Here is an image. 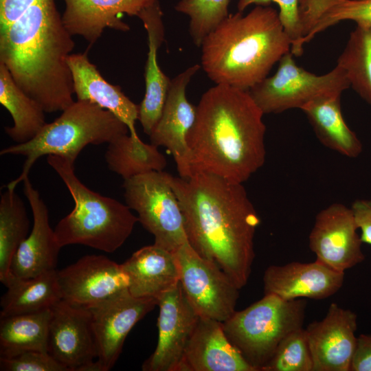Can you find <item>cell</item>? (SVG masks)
Here are the masks:
<instances>
[{
    "label": "cell",
    "instance_id": "836d02e7",
    "mask_svg": "<svg viewBox=\"0 0 371 371\" xmlns=\"http://www.w3.org/2000/svg\"><path fill=\"white\" fill-rule=\"evenodd\" d=\"M312 356L305 329L288 335L261 371H313Z\"/></svg>",
    "mask_w": 371,
    "mask_h": 371
},
{
    "label": "cell",
    "instance_id": "ffe728a7",
    "mask_svg": "<svg viewBox=\"0 0 371 371\" xmlns=\"http://www.w3.org/2000/svg\"><path fill=\"white\" fill-rule=\"evenodd\" d=\"M63 22L71 36H80L90 46L101 37L105 28L127 32L129 25L121 20L126 14L136 16L159 0H63Z\"/></svg>",
    "mask_w": 371,
    "mask_h": 371
},
{
    "label": "cell",
    "instance_id": "83f0119b",
    "mask_svg": "<svg viewBox=\"0 0 371 371\" xmlns=\"http://www.w3.org/2000/svg\"><path fill=\"white\" fill-rule=\"evenodd\" d=\"M0 103L12 116L13 124L4 128L16 144L33 139L45 125V111L14 82L7 68L0 63Z\"/></svg>",
    "mask_w": 371,
    "mask_h": 371
},
{
    "label": "cell",
    "instance_id": "e0dca14e",
    "mask_svg": "<svg viewBox=\"0 0 371 371\" xmlns=\"http://www.w3.org/2000/svg\"><path fill=\"white\" fill-rule=\"evenodd\" d=\"M357 315L332 303L321 321L305 329L313 359V371H350L356 348Z\"/></svg>",
    "mask_w": 371,
    "mask_h": 371
},
{
    "label": "cell",
    "instance_id": "4dcf8cb0",
    "mask_svg": "<svg viewBox=\"0 0 371 371\" xmlns=\"http://www.w3.org/2000/svg\"><path fill=\"white\" fill-rule=\"evenodd\" d=\"M29 230L30 220L23 201L15 189H7L0 197V281L4 286L12 276L13 256Z\"/></svg>",
    "mask_w": 371,
    "mask_h": 371
},
{
    "label": "cell",
    "instance_id": "7c38bea8",
    "mask_svg": "<svg viewBox=\"0 0 371 371\" xmlns=\"http://www.w3.org/2000/svg\"><path fill=\"white\" fill-rule=\"evenodd\" d=\"M157 305L154 297H137L125 290L88 308L91 314L97 360L103 371L111 370L135 324Z\"/></svg>",
    "mask_w": 371,
    "mask_h": 371
},
{
    "label": "cell",
    "instance_id": "ac0fdd59",
    "mask_svg": "<svg viewBox=\"0 0 371 371\" xmlns=\"http://www.w3.org/2000/svg\"><path fill=\"white\" fill-rule=\"evenodd\" d=\"M23 193L30 205L33 225L30 234L13 256L10 273L17 278H30L56 269L60 246L50 227L48 208L29 177L23 181Z\"/></svg>",
    "mask_w": 371,
    "mask_h": 371
},
{
    "label": "cell",
    "instance_id": "f546056e",
    "mask_svg": "<svg viewBox=\"0 0 371 371\" xmlns=\"http://www.w3.org/2000/svg\"><path fill=\"white\" fill-rule=\"evenodd\" d=\"M104 158L109 169L124 180L151 171H163L167 166L158 147L128 134L108 144Z\"/></svg>",
    "mask_w": 371,
    "mask_h": 371
},
{
    "label": "cell",
    "instance_id": "d6986e66",
    "mask_svg": "<svg viewBox=\"0 0 371 371\" xmlns=\"http://www.w3.org/2000/svg\"><path fill=\"white\" fill-rule=\"evenodd\" d=\"M344 273L337 271L317 261L292 262L271 265L263 276L264 293L291 300L306 297L325 299L341 287Z\"/></svg>",
    "mask_w": 371,
    "mask_h": 371
},
{
    "label": "cell",
    "instance_id": "9a60e30c",
    "mask_svg": "<svg viewBox=\"0 0 371 371\" xmlns=\"http://www.w3.org/2000/svg\"><path fill=\"white\" fill-rule=\"evenodd\" d=\"M201 67L193 65L170 80L161 116L149 135L150 144L165 147L172 155L182 178L192 174L187 137L196 115V106L187 99L186 88Z\"/></svg>",
    "mask_w": 371,
    "mask_h": 371
},
{
    "label": "cell",
    "instance_id": "6da1fadb",
    "mask_svg": "<svg viewBox=\"0 0 371 371\" xmlns=\"http://www.w3.org/2000/svg\"><path fill=\"white\" fill-rule=\"evenodd\" d=\"M184 220L188 241L217 264L240 289L251 272L260 217L243 183L205 172L188 178L168 173Z\"/></svg>",
    "mask_w": 371,
    "mask_h": 371
},
{
    "label": "cell",
    "instance_id": "3957f363",
    "mask_svg": "<svg viewBox=\"0 0 371 371\" xmlns=\"http://www.w3.org/2000/svg\"><path fill=\"white\" fill-rule=\"evenodd\" d=\"M72 36L54 0H39L0 28V63L45 113L63 111L74 102L67 62Z\"/></svg>",
    "mask_w": 371,
    "mask_h": 371
},
{
    "label": "cell",
    "instance_id": "603a6c76",
    "mask_svg": "<svg viewBox=\"0 0 371 371\" xmlns=\"http://www.w3.org/2000/svg\"><path fill=\"white\" fill-rule=\"evenodd\" d=\"M162 17L159 1L144 10L138 16L146 31L148 46L144 73L145 93L139 105L138 120L144 132L148 135L161 116L170 82L157 61L158 49L165 36Z\"/></svg>",
    "mask_w": 371,
    "mask_h": 371
},
{
    "label": "cell",
    "instance_id": "d590c367",
    "mask_svg": "<svg viewBox=\"0 0 371 371\" xmlns=\"http://www.w3.org/2000/svg\"><path fill=\"white\" fill-rule=\"evenodd\" d=\"M1 371H69L48 352L28 350L10 358H0Z\"/></svg>",
    "mask_w": 371,
    "mask_h": 371
},
{
    "label": "cell",
    "instance_id": "f35d334b",
    "mask_svg": "<svg viewBox=\"0 0 371 371\" xmlns=\"http://www.w3.org/2000/svg\"><path fill=\"white\" fill-rule=\"evenodd\" d=\"M39 0H0V28L15 20Z\"/></svg>",
    "mask_w": 371,
    "mask_h": 371
},
{
    "label": "cell",
    "instance_id": "44dd1931",
    "mask_svg": "<svg viewBox=\"0 0 371 371\" xmlns=\"http://www.w3.org/2000/svg\"><path fill=\"white\" fill-rule=\"evenodd\" d=\"M67 62L77 100L89 101L110 111L127 126L133 139H140L135 128L139 105L131 101L119 85L111 84L103 78L89 60L87 51L71 53Z\"/></svg>",
    "mask_w": 371,
    "mask_h": 371
},
{
    "label": "cell",
    "instance_id": "2e32d148",
    "mask_svg": "<svg viewBox=\"0 0 371 371\" xmlns=\"http://www.w3.org/2000/svg\"><path fill=\"white\" fill-rule=\"evenodd\" d=\"M63 300L89 308L128 288L122 264L103 255H87L57 270Z\"/></svg>",
    "mask_w": 371,
    "mask_h": 371
},
{
    "label": "cell",
    "instance_id": "ba28073f",
    "mask_svg": "<svg viewBox=\"0 0 371 371\" xmlns=\"http://www.w3.org/2000/svg\"><path fill=\"white\" fill-rule=\"evenodd\" d=\"M350 87L345 71L337 65L330 71L316 75L297 66L289 52L279 61L274 75L265 78L249 92L264 114L302 109L323 98L341 95Z\"/></svg>",
    "mask_w": 371,
    "mask_h": 371
},
{
    "label": "cell",
    "instance_id": "f1b7e54d",
    "mask_svg": "<svg viewBox=\"0 0 371 371\" xmlns=\"http://www.w3.org/2000/svg\"><path fill=\"white\" fill-rule=\"evenodd\" d=\"M50 308L39 312L0 316V358L28 350L47 352Z\"/></svg>",
    "mask_w": 371,
    "mask_h": 371
},
{
    "label": "cell",
    "instance_id": "cb8c5ba5",
    "mask_svg": "<svg viewBox=\"0 0 371 371\" xmlns=\"http://www.w3.org/2000/svg\"><path fill=\"white\" fill-rule=\"evenodd\" d=\"M122 265L135 297L157 300L179 283L174 254L155 244L138 249Z\"/></svg>",
    "mask_w": 371,
    "mask_h": 371
},
{
    "label": "cell",
    "instance_id": "8992f818",
    "mask_svg": "<svg viewBox=\"0 0 371 371\" xmlns=\"http://www.w3.org/2000/svg\"><path fill=\"white\" fill-rule=\"evenodd\" d=\"M128 132L127 126L110 111L89 101H74L31 140L1 149V155L26 157L20 175L4 188L14 190L41 157L56 155L75 163L87 146L109 144Z\"/></svg>",
    "mask_w": 371,
    "mask_h": 371
},
{
    "label": "cell",
    "instance_id": "d6a6232c",
    "mask_svg": "<svg viewBox=\"0 0 371 371\" xmlns=\"http://www.w3.org/2000/svg\"><path fill=\"white\" fill-rule=\"evenodd\" d=\"M229 0H180L175 9L190 19L189 33L200 47L205 37L229 14Z\"/></svg>",
    "mask_w": 371,
    "mask_h": 371
},
{
    "label": "cell",
    "instance_id": "52a82bcc",
    "mask_svg": "<svg viewBox=\"0 0 371 371\" xmlns=\"http://www.w3.org/2000/svg\"><path fill=\"white\" fill-rule=\"evenodd\" d=\"M305 308L304 300H286L265 294L222 322L223 330L247 363L261 371L280 343L303 328Z\"/></svg>",
    "mask_w": 371,
    "mask_h": 371
},
{
    "label": "cell",
    "instance_id": "1f68e13d",
    "mask_svg": "<svg viewBox=\"0 0 371 371\" xmlns=\"http://www.w3.org/2000/svg\"><path fill=\"white\" fill-rule=\"evenodd\" d=\"M337 65L345 71L350 87L371 106V27L356 26Z\"/></svg>",
    "mask_w": 371,
    "mask_h": 371
},
{
    "label": "cell",
    "instance_id": "74e56055",
    "mask_svg": "<svg viewBox=\"0 0 371 371\" xmlns=\"http://www.w3.org/2000/svg\"><path fill=\"white\" fill-rule=\"evenodd\" d=\"M350 371H371V335L361 334L357 337Z\"/></svg>",
    "mask_w": 371,
    "mask_h": 371
},
{
    "label": "cell",
    "instance_id": "277c9868",
    "mask_svg": "<svg viewBox=\"0 0 371 371\" xmlns=\"http://www.w3.org/2000/svg\"><path fill=\"white\" fill-rule=\"evenodd\" d=\"M200 47L201 67L215 85L249 91L291 52V41L278 12L269 5H256L245 15L229 14Z\"/></svg>",
    "mask_w": 371,
    "mask_h": 371
},
{
    "label": "cell",
    "instance_id": "8d00e7d4",
    "mask_svg": "<svg viewBox=\"0 0 371 371\" xmlns=\"http://www.w3.org/2000/svg\"><path fill=\"white\" fill-rule=\"evenodd\" d=\"M363 243L371 245V200L357 199L352 204Z\"/></svg>",
    "mask_w": 371,
    "mask_h": 371
},
{
    "label": "cell",
    "instance_id": "d4e9b609",
    "mask_svg": "<svg viewBox=\"0 0 371 371\" xmlns=\"http://www.w3.org/2000/svg\"><path fill=\"white\" fill-rule=\"evenodd\" d=\"M301 110L326 147L349 158H356L362 153L361 140L344 119L341 95L311 102Z\"/></svg>",
    "mask_w": 371,
    "mask_h": 371
},
{
    "label": "cell",
    "instance_id": "e575fe53",
    "mask_svg": "<svg viewBox=\"0 0 371 371\" xmlns=\"http://www.w3.org/2000/svg\"><path fill=\"white\" fill-rule=\"evenodd\" d=\"M276 3L279 7V16L284 30L291 41V52L300 56L303 52L302 32L299 16V0H239L238 10L240 12L250 5H269Z\"/></svg>",
    "mask_w": 371,
    "mask_h": 371
},
{
    "label": "cell",
    "instance_id": "484cf974",
    "mask_svg": "<svg viewBox=\"0 0 371 371\" xmlns=\"http://www.w3.org/2000/svg\"><path fill=\"white\" fill-rule=\"evenodd\" d=\"M302 43L343 21L371 27V0H299Z\"/></svg>",
    "mask_w": 371,
    "mask_h": 371
},
{
    "label": "cell",
    "instance_id": "4316f807",
    "mask_svg": "<svg viewBox=\"0 0 371 371\" xmlns=\"http://www.w3.org/2000/svg\"><path fill=\"white\" fill-rule=\"evenodd\" d=\"M1 298L0 316L31 313L49 309L62 299L57 269L30 278L11 276Z\"/></svg>",
    "mask_w": 371,
    "mask_h": 371
},
{
    "label": "cell",
    "instance_id": "5bb4252c",
    "mask_svg": "<svg viewBox=\"0 0 371 371\" xmlns=\"http://www.w3.org/2000/svg\"><path fill=\"white\" fill-rule=\"evenodd\" d=\"M157 344L142 370L179 371L199 316L189 303L180 282L157 299Z\"/></svg>",
    "mask_w": 371,
    "mask_h": 371
},
{
    "label": "cell",
    "instance_id": "8fae6325",
    "mask_svg": "<svg viewBox=\"0 0 371 371\" xmlns=\"http://www.w3.org/2000/svg\"><path fill=\"white\" fill-rule=\"evenodd\" d=\"M47 352L69 371H103L88 308L63 299L50 308Z\"/></svg>",
    "mask_w": 371,
    "mask_h": 371
},
{
    "label": "cell",
    "instance_id": "7402d4cb",
    "mask_svg": "<svg viewBox=\"0 0 371 371\" xmlns=\"http://www.w3.org/2000/svg\"><path fill=\"white\" fill-rule=\"evenodd\" d=\"M179 371H256L226 336L222 322L200 317Z\"/></svg>",
    "mask_w": 371,
    "mask_h": 371
},
{
    "label": "cell",
    "instance_id": "4fadbf2b",
    "mask_svg": "<svg viewBox=\"0 0 371 371\" xmlns=\"http://www.w3.org/2000/svg\"><path fill=\"white\" fill-rule=\"evenodd\" d=\"M358 230L352 208L333 203L317 214L309 234V247L317 261L344 273L365 259Z\"/></svg>",
    "mask_w": 371,
    "mask_h": 371
},
{
    "label": "cell",
    "instance_id": "30bf717a",
    "mask_svg": "<svg viewBox=\"0 0 371 371\" xmlns=\"http://www.w3.org/2000/svg\"><path fill=\"white\" fill-rule=\"evenodd\" d=\"M179 282L200 317L221 322L236 311L240 289L214 262L201 256L188 242L174 253Z\"/></svg>",
    "mask_w": 371,
    "mask_h": 371
},
{
    "label": "cell",
    "instance_id": "5b68a950",
    "mask_svg": "<svg viewBox=\"0 0 371 371\" xmlns=\"http://www.w3.org/2000/svg\"><path fill=\"white\" fill-rule=\"evenodd\" d=\"M47 162L60 177L74 203L71 212L56 225L60 247L82 245L106 253L119 249L131 234L138 218L126 204L87 187L75 173L74 163L48 155Z\"/></svg>",
    "mask_w": 371,
    "mask_h": 371
},
{
    "label": "cell",
    "instance_id": "9c48e42d",
    "mask_svg": "<svg viewBox=\"0 0 371 371\" xmlns=\"http://www.w3.org/2000/svg\"><path fill=\"white\" fill-rule=\"evenodd\" d=\"M127 206L155 238L154 244L172 253L188 241L184 220L168 172L151 171L124 180Z\"/></svg>",
    "mask_w": 371,
    "mask_h": 371
},
{
    "label": "cell",
    "instance_id": "7a4b0ae2",
    "mask_svg": "<svg viewBox=\"0 0 371 371\" xmlns=\"http://www.w3.org/2000/svg\"><path fill=\"white\" fill-rule=\"evenodd\" d=\"M263 115L249 91L224 85L207 90L187 137L192 173L247 181L265 161Z\"/></svg>",
    "mask_w": 371,
    "mask_h": 371
}]
</instances>
